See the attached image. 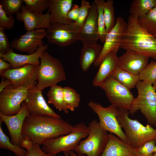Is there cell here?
<instances>
[{"label": "cell", "instance_id": "obj_31", "mask_svg": "<svg viewBox=\"0 0 156 156\" xmlns=\"http://www.w3.org/2000/svg\"><path fill=\"white\" fill-rule=\"evenodd\" d=\"M64 98L69 110L74 111L79 106L80 96L76 90L69 86L63 87Z\"/></svg>", "mask_w": 156, "mask_h": 156}, {"label": "cell", "instance_id": "obj_15", "mask_svg": "<svg viewBox=\"0 0 156 156\" xmlns=\"http://www.w3.org/2000/svg\"><path fill=\"white\" fill-rule=\"evenodd\" d=\"M36 85L28 89L27 97L24 101L30 115L46 116L57 118L61 116L49 106Z\"/></svg>", "mask_w": 156, "mask_h": 156}, {"label": "cell", "instance_id": "obj_42", "mask_svg": "<svg viewBox=\"0 0 156 156\" xmlns=\"http://www.w3.org/2000/svg\"><path fill=\"white\" fill-rule=\"evenodd\" d=\"M33 144V143L30 140L24 137L22 138L20 143V146L26 149V150L29 149Z\"/></svg>", "mask_w": 156, "mask_h": 156}, {"label": "cell", "instance_id": "obj_4", "mask_svg": "<svg viewBox=\"0 0 156 156\" xmlns=\"http://www.w3.org/2000/svg\"><path fill=\"white\" fill-rule=\"evenodd\" d=\"M40 64L37 70L36 85L37 88L43 90L65 81L66 76L62 63L57 59L44 51L40 57Z\"/></svg>", "mask_w": 156, "mask_h": 156}, {"label": "cell", "instance_id": "obj_20", "mask_svg": "<svg viewBox=\"0 0 156 156\" xmlns=\"http://www.w3.org/2000/svg\"><path fill=\"white\" fill-rule=\"evenodd\" d=\"M48 48V45H43L39 47L34 53L28 55L20 54L14 53L13 49L5 54L0 53V58L9 63L11 68L20 67L28 64L39 66V59L42 53Z\"/></svg>", "mask_w": 156, "mask_h": 156}, {"label": "cell", "instance_id": "obj_35", "mask_svg": "<svg viewBox=\"0 0 156 156\" xmlns=\"http://www.w3.org/2000/svg\"><path fill=\"white\" fill-rule=\"evenodd\" d=\"M12 14L7 12L0 3V27L9 29L13 27L15 18Z\"/></svg>", "mask_w": 156, "mask_h": 156}, {"label": "cell", "instance_id": "obj_34", "mask_svg": "<svg viewBox=\"0 0 156 156\" xmlns=\"http://www.w3.org/2000/svg\"><path fill=\"white\" fill-rule=\"evenodd\" d=\"M27 8L30 11L42 14L48 9L49 0H23Z\"/></svg>", "mask_w": 156, "mask_h": 156}, {"label": "cell", "instance_id": "obj_41", "mask_svg": "<svg viewBox=\"0 0 156 156\" xmlns=\"http://www.w3.org/2000/svg\"><path fill=\"white\" fill-rule=\"evenodd\" d=\"M79 7L78 5L74 4L68 14V17L70 20L76 22L77 19Z\"/></svg>", "mask_w": 156, "mask_h": 156}, {"label": "cell", "instance_id": "obj_43", "mask_svg": "<svg viewBox=\"0 0 156 156\" xmlns=\"http://www.w3.org/2000/svg\"><path fill=\"white\" fill-rule=\"evenodd\" d=\"M11 64L0 58V74L11 68Z\"/></svg>", "mask_w": 156, "mask_h": 156}, {"label": "cell", "instance_id": "obj_46", "mask_svg": "<svg viewBox=\"0 0 156 156\" xmlns=\"http://www.w3.org/2000/svg\"><path fill=\"white\" fill-rule=\"evenodd\" d=\"M153 86L156 91V81L153 84Z\"/></svg>", "mask_w": 156, "mask_h": 156}, {"label": "cell", "instance_id": "obj_1", "mask_svg": "<svg viewBox=\"0 0 156 156\" xmlns=\"http://www.w3.org/2000/svg\"><path fill=\"white\" fill-rule=\"evenodd\" d=\"M74 127L61 118L30 115L25 120L22 135L33 144L40 146L49 140L70 133Z\"/></svg>", "mask_w": 156, "mask_h": 156}, {"label": "cell", "instance_id": "obj_39", "mask_svg": "<svg viewBox=\"0 0 156 156\" xmlns=\"http://www.w3.org/2000/svg\"><path fill=\"white\" fill-rule=\"evenodd\" d=\"M4 29L0 27V53L5 54L12 49Z\"/></svg>", "mask_w": 156, "mask_h": 156}, {"label": "cell", "instance_id": "obj_45", "mask_svg": "<svg viewBox=\"0 0 156 156\" xmlns=\"http://www.w3.org/2000/svg\"><path fill=\"white\" fill-rule=\"evenodd\" d=\"M65 156H86L84 155H80L74 153L73 151H70L68 152H64Z\"/></svg>", "mask_w": 156, "mask_h": 156}, {"label": "cell", "instance_id": "obj_23", "mask_svg": "<svg viewBox=\"0 0 156 156\" xmlns=\"http://www.w3.org/2000/svg\"><path fill=\"white\" fill-rule=\"evenodd\" d=\"M118 58L116 53L113 52H109L104 57L93 80L92 84L94 86H99L111 75L118 67Z\"/></svg>", "mask_w": 156, "mask_h": 156}, {"label": "cell", "instance_id": "obj_36", "mask_svg": "<svg viewBox=\"0 0 156 156\" xmlns=\"http://www.w3.org/2000/svg\"><path fill=\"white\" fill-rule=\"evenodd\" d=\"M23 3V0H3L0 1L5 10L12 14L20 12Z\"/></svg>", "mask_w": 156, "mask_h": 156}, {"label": "cell", "instance_id": "obj_10", "mask_svg": "<svg viewBox=\"0 0 156 156\" xmlns=\"http://www.w3.org/2000/svg\"><path fill=\"white\" fill-rule=\"evenodd\" d=\"M99 87L104 91L111 105L129 111L135 98L130 89L110 76Z\"/></svg>", "mask_w": 156, "mask_h": 156}, {"label": "cell", "instance_id": "obj_13", "mask_svg": "<svg viewBox=\"0 0 156 156\" xmlns=\"http://www.w3.org/2000/svg\"><path fill=\"white\" fill-rule=\"evenodd\" d=\"M127 25V23L122 17H117L114 26L107 34L99 57L93 64L95 67L99 66L103 58L109 52L117 53L120 47Z\"/></svg>", "mask_w": 156, "mask_h": 156}, {"label": "cell", "instance_id": "obj_33", "mask_svg": "<svg viewBox=\"0 0 156 156\" xmlns=\"http://www.w3.org/2000/svg\"><path fill=\"white\" fill-rule=\"evenodd\" d=\"M139 75L140 81L153 84L156 81V62L151 61Z\"/></svg>", "mask_w": 156, "mask_h": 156}, {"label": "cell", "instance_id": "obj_44", "mask_svg": "<svg viewBox=\"0 0 156 156\" xmlns=\"http://www.w3.org/2000/svg\"><path fill=\"white\" fill-rule=\"evenodd\" d=\"M3 77L0 83V92L8 86L12 85L11 81L9 79Z\"/></svg>", "mask_w": 156, "mask_h": 156}, {"label": "cell", "instance_id": "obj_32", "mask_svg": "<svg viewBox=\"0 0 156 156\" xmlns=\"http://www.w3.org/2000/svg\"><path fill=\"white\" fill-rule=\"evenodd\" d=\"M114 2L113 0H107L104 5V17L107 33L113 28L116 23Z\"/></svg>", "mask_w": 156, "mask_h": 156}, {"label": "cell", "instance_id": "obj_14", "mask_svg": "<svg viewBox=\"0 0 156 156\" xmlns=\"http://www.w3.org/2000/svg\"><path fill=\"white\" fill-rule=\"evenodd\" d=\"M45 29L27 31L18 38L14 39L10 43L11 47L28 54L35 53L38 48L44 45L43 39L46 37Z\"/></svg>", "mask_w": 156, "mask_h": 156}, {"label": "cell", "instance_id": "obj_22", "mask_svg": "<svg viewBox=\"0 0 156 156\" xmlns=\"http://www.w3.org/2000/svg\"><path fill=\"white\" fill-rule=\"evenodd\" d=\"M73 3L72 0H49L48 10L50 14V24L74 22L67 16Z\"/></svg>", "mask_w": 156, "mask_h": 156}, {"label": "cell", "instance_id": "obj_49", "mask_svg": "<svg viewBox=\"0 0 156 156\" xmlns=\"http://www.w3.org/2000/svg\"><path fill=\"white\" fill-rule=\"evenodd\" d=\"M153 36H154L156 38V34L153 35Z\"/></svg>", "mask_w": 156, "mask_h": 156}, {"label": "cell", "instance_id": "obj_29", "mask_svg": "<svg viewBox=\"0 0 156 156\" xmlns=\"http://www.w3.org/2000/svg\"><path fill=\"white\" fill-rule=\"evenodd\" d=\"M2 122L0 119V148L10 151L16 156H24L26 150L21 148L20 146L10 142L9 138L5 134L2 129L1 124Z\"/></svg>", "mask_w": 156, "mask_h": 156}, {"label": "cell", "instance_id": "obj_38", "mask_svg": "<svg viewBox=\"0 0 156 156\" xmlns=\"http://www.w3.org/2000/svg\"><path fill=\"white\" fill-rule=\"evenodd\" d=\"M156 144L155 140H152L144 144L137 150V156H153Z\"/></svg>", "mask_w": 156, "mask_h": 156}, {"label": "cell", "instance_id": "obj_40", "mask_svg": "<svg viewBox=\"0 0 156 156\" xmlns=\"http://www.w3.org/2000/svg\"><path fill=\"white\" fill-rule=\"evenodd\" d=\"M24 156H52L45 152L40 147V146L33 144L29 150H26Z\"/></svg>", "mask_w": 156, "mask_h": 156}, {"label": "cell", "instance_id": "obj_37", "mask_svg": "<svg viewBox=\"0 0 156 156\" xmlns=\"http://www.w3.org/2000/svg\"><path fill=\"white\" fill-rule=\"evenodd\" d=\"M91 7V5H90L89 1L86 0L81 1L77 19L75 22L80 27L82 26L87 18Z\"/></svg>", "mask_w": 156, "mask_h": 156}, {"label": "cell", "instance_id": "obj_19", "mask_svg": "<svg viewBox=\"0 0 156 156\" xmlns=\"http://www.w3.org/2000/svg\"><path fill=\"white\" fill-rule=\"evenodd\" d=\"M149 57L131 51H127L118 58V67L133 74L139 75L148 64Z\"/></svg>", "mask_w": 156, "mask_h": 156}, {"label": "cell", "instance_id": "obj_9", "mask_svg": "<svg viewBox=\"0 0 156 156\" xmlns=\"http://www.w3.org/2000/svg\"><path fill=\"white\" fill-rule=\"evenodd\" d=\"M80 28L75 22L50 24L46 37L51 44L66 47L80 41Z\"/></svg>", "mask_w": 156, "mask_h": 156}, {"label": "cell", "instance_id": "obj_12", "mask_svg": "<svg viewBox=\"0 0 156 156\" xmlns=\"http://www.w3.org/2000/svg\"><path fill=\"white\" fill-rule=\"evenodd\" d=\"M38 66L28 64L19 68H11L0 74V75L10 80L14 88H29L37 84V74Z\"/></svg>", "mask_w": 156, "mask_h": 156}, {"label": "cell", "instance_id": "obj_30", "mask_svg": "<svg viewBox=\"0 0 156 156\" xmlns=\"http://www.w3.org/2000/svg\"><path fill=\"white\" fill-rule=\"evenodd\" d=\"M97 12V25L99 40L104 43L107 34L105 29L103 14V7L105 2L104 0H95Z\"/></svg>", "mask_w": 156, "mask_h": 156}, {"label": "cell", "instance_id": "obj_27", "mask_svg": "<svg viewBox=\"0 0 156 156\" xmlns=\"http://www.w3.org/2000/svg\"><path fill=\"white\" fill-rule=\"evenodd\" d=\"M156 5V0H133L129 10L130 15L137 18L145 15Z\"/></svg>", "mask_w": 156, "mask_h": 156}, {"label": "cell", "instance_id": "obj_7", "mask_svg": "<svg viewBox=\"0 0 156 156\" xmlns=\"http://www.w3.org/2000/svg\"><path fill=\"white\" fill-rule=\"evenodd\" d=\"M89 132L86 139L80 141L74 151L77 154L87 156H100L106 145L109 134L95 120L88 126Z\"/></svg>", "mask_w": 156, "mask_h": 156}, {"label": "cell", "instance_id": "obj_25", "mask_svg": "<svg viewBox=\"0 0 156 156\" xmlns=\"http://www.w3.org/2000/svg\"><path fill=\"white\" fill-rule=\"evenodd\" d=\"M50 87L47 93L48 103L53 104L59 111L68 113L69 110L64 99L63 87L57 85Z\"/></svg>", "mask_w": 156, "mask_h": 156}, {"label": "cell", "instance_id": "obj_16", "mask_svg": "<svg viewBox=\"0 0 156 156\" xmlns=\"http://www.w3.org/2000/svg\"><path fill=\"white\" fill-rule=\"evenodd\" d=\"M30 114L23 102L21 107L17 114L6 116L0 113V119L3 122L8 130L12 143L20 146V141L23 138L22 130L25 120Z\"/></svg>", "mask_w": 156, "mask_h": 156}, {"label": "cell", "instance_id": "obj_5", "mask_svg": "<svg viewBox=\"0 0 156 156\" xmlns=\"http://www.w3.org/2000/svg\"><path fill=\"white\" fill-rule=\"evenodd\" d=\"M138 95L134 98L129 114L133 115L140 110L148 124L156 127V91L153 84L140 81L135 87Z\"/></svg>", "mask_w": 156, "mask_h": 156}, {"label": "cell", "instance_id": "obj_6", "mask_svg": "<svg viewBox=\"0 0 156 156\" xmlns=\"http://www.w3.org/2000/svg\"><path fill=\"white\" fill-rule=\"evenodd\" d=\"M89 128L83 122L74 126L70 133L49 140L42 145V150L52 156L61 152H68L74 150L81 140L88 136Z\"/></svg>", "mask_w": 156, "mask_h": 156}, {"label": "cell", "instance_id": "obj_28", "mask_svg": "<svg viewBox=\"0 0 156 156\" xmlns=\"http://www.w3.org/2000/svg\"><path fill=\"white\" fill-rule=\"evenodd\" d=\"M139 25L148 33L156 34V5L144 15L137 18Z\"/></svg>", "mask_w": 156, "mask_h": 156}, {"label": "cell", "instance_id": "obj_21", "mask_svg": "<svg viewBox=\"0 0 156 156\" xmlns=\"http://www.w3.org/2000/svg\"><path fill=\"white\" fill-rule=\"evenodd\" d=\"M137 150L116 135L109 134L105 147L100 156H137Z\"/></svg>", "mask_w": 156, "mask_h": 156}, {"label": "cell", "instance_id": "obj_11", "mask_svg": "<svg viewBox=\"0 0 156 156\" xmlns=\"http://www.w3.org/2000/svg\"><path fill=\"white\" fill-rule=\"evenodd\" d=\"M29 88H14L10 85L0 92V113L6 116L18 113L26 99Z\"/></svg>", "mask_w": 156, "mask_h": 156}, {"label": "cell", "instance_id": "obj_26", "mask_svg": "<svg viewBox=\"0 0 156 156\" xmlns=\"http://www.w3.org/2000/svg\"><path fill=\"white\" fill-rule=\"evenodd\" d=\"M129 89L136 87L140 81L138 75H136L118 67L110 75Z\"/></svg>", "mask_w": 156, "mask_h": 156}, {"label": "cell", "instance_id": "obj_47", "mask_svg": "<svg viewBox=\"0 0 156 156\" xmlns=\"http://www.w3.org/2000/svg\"><path fill=\"white\" fill-rule=\"evenodd\" d=\"M155 141L156 143V139L155 140ZM153 152H154V153H156V145H155V148Z\"/></svg>", "mask_w": 156, "mask_h": 156}, {"label": "cell", "instance_id": "obj_8", "mask_svg": "<svg viewBox=\"0 0 156 156\" xmlns=\"http://www.w3.org/2000/svg\"><path fill=\"white\" fill-rule=\"evenodd\" d=\"M87 105L97 115L99 119V123L102 128L130 145L129 140L117 119L119 111L118 108L111 104L107 107H104L100 103L93 101H90Z\"/></svg>", "mask_w": 156, "mask_h": 156}, {"label": "cell", "instance_id": "obj_48", "mask_svg": "<svg viewBox=\"0 0 156 156\" xmlns=\"http://www.w3.org/2000/svg\"><path fill=\"white\" fill-rule=\"evenodd\" d=\"M153 156H156V153H154Z\"/></svg>", "mask_w": 156, "mask_h": 156}, {"label": "cell", "instance_id": "obj_17", "mask_svg": "<svg viewBox=\"0 0 156 156\" xmlns=\"http://www.w3.org/2000/svg\"><path fill=\"white\" fill-rule=\"evenodd\" d=\"M98 12L94 2H92L88 15L80 28L79 39L83 45L97 44L99 40L97 25Z\"/></svg>", "mask_w": 156, "mask_h": 156}, {"label": "cell", "instance_id": "obj_18", "mask_svg": "<svg viewBox=\"0 0 156 156\" xmlns=\"http://www.w3.org/2000/svg\"><path fill=\"white\" fill-rule=\"evenodd\" d=\"M17 20L23 22L27 31L47 29L50 26V14H39L29 11L23 5L21 11L16 14Z\"/></svg>", "mask_w": 156, "mask_h": 156}, {"label": "cell", "instance_id": "obj_2", "mask_svg": "<svg viewBox=\"0 0 156 156\" xmlns=\"http://www.w3.org/2000/svg\"><path fill=\"white\" fill-rule=\"evenodd\" d=\"M120 48L134 51L156 60V38L138 24L137 18L129 15Z\"/></svg>", "mask_w": 156, "mask_h": 156}, {"label": "cell", "instance_id": "obj_24", "mask_svg": "<svg viewBox=\"0 0 156 156\" xmlns=\"http://www.w3.org/2000/svg\"><path fill=\"white\" fill-rule=\"evenodd\" d=\"M103 47L99 44L83 45L79 58L82 70L87 71L92 64L97 60L101 52Z\"/></svg>", "mask_w": 156, "mask_h": 156}, {"label": "cell", "instance_id": "obj_3", "mask_svg": "<svg viewBox=\"0 0 156 156\" xmlns=\"http://www.w3.org/2000/svg\"><path fill=\"white\" fill-rule=\"evenodd\" d=\"M118 109L117 119L133 148L137 150L147 142L155 140L156 129L148 124L145 126L137 120L130 118L129 110Z\"/></svg>", "mask_w": 156, "mask_h": 156}]
</instances>
